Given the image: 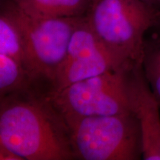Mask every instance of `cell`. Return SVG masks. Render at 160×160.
Returning <instances> with one entry per match:
<instances>
[{
  "label": "cell",
  "instance_id": "cell-5",
  "mask_svg": "<svg viewBox=\"0 0 160 160\" xmlns=\"http://www.w3.org/2000/svg\"><path fill=\"white\" fill-rule=\"evenodd\" d=\"M133 66L81 80L48 95L67 125L82 118L129 113L128 78Z\"/></svg>",
  "mask_w": 160,
  "mask_h": 160
},
{
  "label": "cell",
  "instance_id": "cell-8",
  "mask_svg": "<svg viewBox=\"0 0 160 160\" xmlns=\"http://www.w3.org/2000/svg\"><path fill=\"white\" fill-rule=\"evenodd\" d=\"M26 14L42 19L85 16L91 0H11Z\"/></svg>",
  "mask_w": 160,
  "mask_h": 160
},
{
  "label": "cell",
  "instance_id": "cell-11",
  "mask_svg": "<svg viewBox=\"0 0 160 160\" xmlns=\"http://www.w3.org/2000/svg\"><path fill=\"white\" fill-rule=\"evenodd\" d=\"M142 65L148 82L160 101V36L145 40Z\"/></svg>",
  "mask_w": 160,
  "mask_h": 160
},
{
  "label": "cell",
  "instance_id": "cell-1",
  "mask_svg": "<svg viewBox=\"0 0 160 160\" xmlns=\"http://www.w3.org/2000/svg\"><path fill=\"white\" fill-rule=\"evenodd\" d=\"M48 93L36 87L0 99V143L24 160L76 159L68 126Z\"/></svg>",
  "mask_w": 160,
  "mask_h": 160
},
{
  "label": "cell",
  "instance_id": "cell-13",
  "mask_svg": "<svg viewBox=\"0 0 160 160\" xmlns=\"http://www.w3.org/2000/svg\"><path fill=\"white\" fill-rule=\"evenodd\" d=\"M140 1L143 2L144 3L147 4L148 5L151 6V7L153 8H156L158 10L157 7V0H140ZM159 11V10H158ZM160 12V11H159Z\"/></svg>",
  "mask_w": 160,
  "mask_h": 160
},
{
  "label": "cell",
  "instance_id": "cell-15",
  "mask_svg": "<svg viewBox=\"0 0 160 160\" xmlns=\"http://www.w3.org/2000/svg\"><path fill=\"white\" fill-rule=\"evenodd\" d=\"M157 7L158 10L160 11V0H157Z\"/></svg>",
  "mask_w": 160,
  "mask_h": 160
},
{
  "label": "cell",
  "instance_id": "cell-9",
  "mask_svg": "<svg viewBox=\"0 0 160 160\" xmlns=\"http://www.w3.org/2000/svg\"><path fill=\"white\" fill-rule=\"evenodd\" d=\"M36 87L45 88L17 61L0 53V98Z\"/></svg>",
  "mask_w": 160,
  "mask_h": 160
},
{
  "label": "cell",
  "instance_id": "cell-6",
  "mask_svg": "<svg viewBox=\"0 0 160 160\" xmlns=\"http://www.w3.org/2000/svg\"><path fill=\"white\" fill-rule=\"evenodd\" d=\"M135 65L110 51L95 34L85 16L72 34L65 57L50 83L48 93L88 78Z\"/></svg>",
  "mask_w": 160,
  "mask_h": 160
},
{
  "label": "cell",
  "instance_id": "cell-4",
  "mask_svg": "<svg viewBox=\"0 0 160 160\" xmlns=\"http://www.w3.org/2000/svg\"><path fill=\"white\" fill-rule=\"evenodd\" d=\"M13 20L22 38L30 68L38 82L47 88L67 53L70 40L83 17H32L10 1L2 8Z\"/></svg>",
  "mask_w": 160,
  "mask_h": 160
},
{
  "label": "cell",
  "instance_id": "cell-3",
  "mask_svg": "<svg viewBox=\"0 0 160 160\" xmlns=\"http://www.w3.org/2000/svg\"><path fill=\"white\" fill-rule=\"evenodd\" d=\"M68 126L76 159L137 160L142 157L141 131L132 112L82 118Z\"/></svg>",
  "mask_w": 160,
  "mask_h": 160
},
{
  "label": "cell",
  "instance_id": "cell-7",
  "mask_svg": "<svg viewBox=\"0 0 160 160\" xmlns=\"http://www.w3.org/2000/svg\"><path fill=\"white\" fill-rule=\"evenodd\" d=\"M128 91L131 111L141 131L142 159L160 160V101L146 79L142 63L130 70Z\"/></svg>",
  "mask_w": 160,
  "mask_h": 160
},
{
  "label": "cell",
  "instance_id": "cell-10",
  "mask_svg": "<svg viewBox=\"0 0 160 160\" xmlns=\"http://www.w3.org/2000/svg\"><path fill=\"white\" fill-rule=\"evenodd\" d=\"M0 53L14 59L33 77L19 29L13 20L3 10H1L0 14Z\"/></svg>",
  "mask_w": 160,
  "mask_h": 160
},
{
  "label": "cell",
  "instance_id": "cell-14",
  "mask_svg": "<svg viewBox=\"0 0 160 160\" xmlns=\"http://www.w3.org/2000/svg\"><path fill=\"white\" fill-rule=\"evenodd\" d=\"M155 27H158L159 28V33H158V35H159L160 36V19H159V22H158V23H157V25L155 26Z\"/></svg>",
  "mask_w": 160,
  "mask_h": 160
},
{
  "label": "cell",
  "instance_id": "cell-12",
  "mask_svg": "<svg viewBox=\"0 0 160 160\" xmlns=\"http://www.w3.org/2000/svg\"><path fill=\"white\" fill-rule=\"evenodd\" d=\"M0 159L1 160H24L22 157L12 150L0 143Z\"/></svg>",
  "mask_w": 160,
  "mask_h": 160
},
{
  "label": "cell",
  "instance_id": "cell-2",
  "mask_svg": "<svg viewBox=\"0 0 160 160\" xmlns=\"http://www.w3.org/2000/svg\"><path fill=\"white\" fill-rule=\"evenodd\" d=\"M86 20L110 51L130 63H142L145 33L160 12L140 0H91Z\"/></svg>",
  "mask_w": 160,
  "mask_h": 160
}]
</instances>
